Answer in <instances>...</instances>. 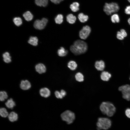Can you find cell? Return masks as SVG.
<instances>
[{
  "instance_id": "obj_35",
  "label": "cell",
  "mask_w": 130,
  "mask_h": 130,
  "mask_svg": "<svg viewBox=\"0 0 130 130\" xmlns=\"http://www.w3.org/2000/svg\"><path fill=\"white\" fill-rule=\"evenodd\" d=\"M120 32L121 34L124 37H125L127 36V34L126 31L124 29H121L120 30Z\"/></svg>"
},
{
  "instance_id": "obj_10",
  "label": "cell",
  "mask_w": 130,
  "mask_h": 130,
  "mask_svg": "<svg viewBox=\"0 0 130 130\" xmlns=\"http://www.w3.org/2000/svg\"><path fill=\"white\" fill-rule=\"evenodd\" d=\"M35 68L36 71L39 74L45 72L46 70V66L42 63H39L36 65Z\"/></svg>"
},
{
  "instance_id": "obj_1",
  "label": "cell",
  "mask_w": 130,
  "mask_h": 130,
  "mask_svg": "<svg viewBox=\"0 0 130 130\" xmlns=\"http://www.w3.org/2000/svg\"><path fill=\"white\" fill-rule=\"evenodd\" d=\"M70 49L73 54L78 55L85 52L87 49V46L84 41L78 40L74 42L73 45L70 46Z\"/></svg>"
},
{
  "instance_id": "obj_38",
  "label": "cell",
  "mask_w": 130,
  "mask_h": 130,
  "mask_svg": "<svg viewBox=\"0 0 130 130\" xmlns=\"http://www.w3.org/2000/svg\"><path fill=\"white\" fill-rule=\"evenodd\" d=\"M128 22L129 24L130 25V17L128 19Z\"/></svg>"
},
{
  "instance_id": "obj_33",
  "label": "cell",
  "mask_w": 130,
  "mask_h": 130,
  "mask_svg": "<svg viewBox=\"0 0 130 130\" xmlns=\"http://www.w3.org/2000/svg\"><path fill=\"white\" fill-rule=\"evenodd\" d=\"M124 12L127 14L130 15V5L126 6Z\"/></svg>"
},
{
  "instance_id": "obj_17",
  "label": "cell",
  "mask_w": 130,
  "mask_h": 130,
  "mask_svg": "<svg viewBox=\"0 0 130 130\" xmlns=\"http://www.w3.org/2000/svg\"><path fill=\"white\" fill-rule=\"evenodd\" d=\"M79 4L78 2H74L70 5V8L72 11L76 12L79 10Z\"/></svg>"
},
{
  "instance_id": "obj_4",
  "label": "cell",
  "mask_w": 130,
  "mask_h": 130,
  "mask_svg": "<svg viewBox=\"0 0 130 130\" xmlns=\"http://www.w3.org/2000/svg\"><path fill=\"white\" fill-rule=\"evenodd\" d=\"M119 9L118 4L115 2L106 3L104 7L103 10L107 15H111L113 13L118 12Z\"/></svg>"
},
{
  "instance_id": "obj_11",
  "label": "cell",
  "mask_w": 130,
  "mask_h": 130,
  "mask_svg": "<svg viewBox=\"0 0 130 130\" xmlns=\"http://www.w3.org/2000/svg\"><path fill=\"white\" fill-rule=\"evenodd\" d=\"M95 66L97 70L102 71L104 70L105 68V63L102 60L97 61L95 63Z\"/></svg>"
},
{
  "instance_id": "obj_15",
  "label": "cell",
  "mask_w": 130,
  "mask_h": 130,
  "mask_svg": "<svg viewBox=\"0 0 130 130\" xmlns=\"http://www.w3.org/2000/svg\"><path fill=\"white\" fill-rule=\"evenodd\" d=\"M76 20V17L72 14H69L66 16V20L67 22L71 24L74 23Z\"/></svg>"
},
{
  "instance_id": "obj_39",
  "label": "cell",
  "mask_w": 130,
  "mask_h": 130,
  "mask_svg": "<svg viewBox=\"0 0 130 130\" xmlns=\"http://www.w3.org/2000/svg\"><path fill=\"white\" fill-rule=\"evenodd\" d=\"M130 3V0H127Z\"/></svg>"
},
{
  "instance_id": "obj_26",
  "label": "cell",
  "mask_w": 130,
  "mask_h": 130,
  "mask_svg": "<svg viewBox=\"0 0 130 130\" xmlns=\"http://www.w3.org/2000/svg\"><path fill=\"white\" fill-rule=\"evenodd\" d=\"M63 16L61 14H58L55 19V23L58 24H61L63 21Z\"/></svg>"
},
{
  "instance_id": "obj_5",
  "label": "cell",
  "mask_w": 130,
  "mask_h": 130,
  "mask_svg": "<svg viewBox=\"0 0 130 130\" xmlns=\"http://www.w3.org/2000/svg\"><path fill=\"white\" fill-rule=\"evenodd\" d=\"M62 119L66 122L68 124L72 123L75 118L74 113L69 110H66L62 113L61 115Z\"/></svg>"
},
{
  "instance_id": "obj_29",
  "label": "cell",
  "mask_w": 130,
  "mask_h": 130,
  "mask_svg": "<svg viewBox=\"0 0 130 130\" xmlns=\"http://www.w3.org/2000/svg\"><path fill=\"white\" fill-rule=\"evenodd\" d=\"M0 115L1 116L6 117L8 116V113L6 109L5 108H1L0 109Z\"/></svg>"
},
{
  "instance_id": "obj_20",
  "label": "cell",
  "mask_w": 130,
  "mask_h": 130,
  "mask_svg": "<svg viewBox=\"0 0 130 130\" xmlns=\"http://www.w3.org/2000/svg\"><path fill=\"white\" fill-rule=\"evenodd\" d=\"M38 39L36 37H30L28 41L29 44L34 46H37L38 44Z\"/></svg>"
},
{
  "instance_id": "obj_2",
  "label": "cell",
  "mask_w": 130,
  "mask_h": 130,
  "mask_svg": "<svg viewBox=\"0 0 130 130\" xmlns=\"http://www.w3.org/2000/svg\"><path fill=\"white\" fill-rule=\"evenodd\" d=\"M100 109L102 113L108 116H112L116 111V108L114 105L109 102H102L100 107Z\"/></svg>"
},
{
  "instance_id": "obj_31",
  "label": "cell",
  "mask_w": 130,
  "mask_h": 130,
  "mask_svg": "<svg viewBox=\"0 0 130 130\" xmlns=\"http://www.w3.org/2000/svg\"><path fill=\"white\" fill-rule=\"evenodd\" d=\"M55 94L56 97L57 98L61 99L63 98L60 92L58 91H56L55 92Z\"/></svg>"
},
{
  "instance_id": "obj_19",
  "label": "cell",
  "mask_w": 130,
  "mask_h": 130,
  "mask_svg": "<svg viewBox=\"0 0 130 130\" xmlns=\"http://www.w3.org/2000/svg\"><path fill=\"white\" fill-rule=\"evenodd\" d=\"M23 16L26 21H29L32 20L33 18V15L29 11L25 12L23 15Z\"/></svg>"
},
{
  "instance_id": "obj_6",
  "label": "cell",
  "mask_w": 130,
  "mask_h": 130,
  "mask_svg": "<svg viewBox=\"0 0 130 130\" xmlns=\"http://www.w3.org/2000/svg\"><path fill=\"white\" fill-rule=\"evenodd\" d=\"M122 94L123 98L127 101L130 100V85L126 84L121 86L118 88Z\"/></svg>"
},
{
  "instance_id": "obj_14",
  "label": "cell",
  "mask_w": 130,
  "mask_h": 130,
  "mask_svg": "<svg viewBox=\"0 0 130 130\" xmlns=\"http://www.w3.org/2000/svg\"><path fill=\"white\" fill-rule=\"evenodd\" d=\"M18 118V114L14 112H11L8 115L9 120L12 122L17 120Z\"/></svg>"
},
{
  "instance_id": "obj_28",
  "label": "cell",
  "mask_w": 130,
  "mask_h": 130,
  "mask_svg": "<svg viewBox=\"0 0 130 130\" xmlns=\"http://www.w3.org/2000/svg\"><path fill=\"white\" fill-rule=\"evenodd\" d=\"M13 22L17 26L21 25L22 24V20L20 17H16L14 18Z\"/></svg>"
},
{
  "instance_id": "obj_24",
  "label": "cell",
  "mask_w": 130,
  "mask_h": 130,
  "mask_svg": "<svg viewBox=\"0 0 130 130\" xmlns=\"http://www.w3.org/2000/svg\"><path fill=\"white\" fill-rule=\"evenodd\" d=\"M3 60L5 62L8 63L11 62V57L8 52H6L4 53L3 55Z\"/></svg>"
},
{
  "instance_id": "obj_7",
  "label": "cell",
  "mask_w": 130,
  "mask_h": 130,
  "mask_svg": "<svg viewBox=\"0 0 130 130\" xmlns=\"http://www.w3.org/2000/svg\"><path fill=\"white\" fill-rule=\"evenodd\" d=\"M91 31V29L89 26H84L79 32V36L81 39H85L88 37Z\"/></svg>"
},
{
  "instance_id": "obj_21",
  "label": "cell",
  "mask_w": 130,
  "mask_h": 130,
  "mask_svg": "<svg viewBox=\"0 0 130 130\" xmlns=\"http://www.w3.org/2000/svg\"><path fill=\"white\" fill-rule=\"evenodd\" d=\"M6 107L8 108L12 109L15 105V104L13 99L11 98L8 99L5 103Z\"/></svg>"
},
{
  "instance_id": "obj_12",
  "label": "cell",
  "mask_w": 130,
  "mask_h": 130,
  "mask_svg": "<svg viewBox=\"0 0 130 130\" xmlns=\"http://www.w3.org/2000/svg\"><path fill=\"white\" fill-rule=\"evenodd\" d=\"M39 93L41 96L45 98L48 97L50 95V90L46 88H44L40 89Z\"/></svg>"
},
{
  "instance_id": "obj_30",
  "label": "cell",
  "mask_w": 130,
  "mask_h": 130,
  "mask_svg": "<svg viewBox=\"0 0 130 130\" xmlns=\"http://www.w3.org/2000/svg\"><path fill=\"white\" fill-rule=\"evenodd\" d=\"M8 98L6 92L4 91H1L0 93V100L1 101H4Z\"/></svg>"
},
{
  "instance_id": "obj_40",
  "label": "cell",
  "mask_w": 130,
  "mask_h": 130,
  "mask_svg": "<svg viewBox=\"0 0 130 130\" xmlns=\"http://www.w3.org/2000/svg\"></svg>"
},
{
  "instance_id": "obj_37",
  "label": "cell",
  "mask_w": 130,
  "mask_h": 130,
  "mask_svg": "<svg viewBox=\"0 0 130 130\" xmlns=\"http://www.w3.org/2000/svg\"><path fill=\"white\" fill-rule=\"evenodd\" d=\"M60 92L62 96L63 97H65L66 95V91L64 90H61Z\"/></svg>"
},
{
  "instance_id": "obj_34",
  "label": "cell",
  "mask_w": 130,
  "mask_h": 130,
  "mask_svg": "<svg viewBox=\"0 0 130 130\" xmlns=\"http://www.w3.org/2000/svg\"><path fill=\"white\" fill-rule=\"evenodd\" d=\"M125 113L126 116L130 118V108L127 109L125 111Z\"/></svg>"
},
{
  "instance_id": "obj_16",
  "label": "cell",
  "mask_w": 130,
  "mask_h": 130,
  "mask_svg": "<svg viewBox=\"0 0 130 130\" xmlns=\"http://www.w3.org/2000/svg\"><path fill=\"white\" fill-rule=\"evenodd\" d=\"M78 17L79 21L82 23L86 22L88 19V17L87 15H84L82 13L78 14Z\"/></svg>"
},
{
  "instance_id": "obj_25",
  "label": "cell",
  "mask_w": 130,
  "mask_h": 130,
  "mask_svg": "<svg viewBox=\"0 0 130 130\" xmlns=\"http://www.w3.org/2000/svg\"><path fill=\"white\" fill-rule=\"evenodd\" d=\"M111 20L112 22L113 23H119L120 21L119 17L117 14H113L111 16Z\"/></svg>"
},
{
  "instance_id": "obj_13",
  "label": "cell",
  "mask_w": 130,
  "mask_h": 130,
  "mask_svg": "<svg viewBox=\"0 0 130 130\" xmlns=\"http://www.w3.org/2000/svg\"><path fill=\"white\" fill-rule=\"evenodd\" d=\"M111 77V74L107 72H103L100 75L101 79L104 81H108Z\"/></svg>"
},
{
  "instance_id": "obj_36",
  "label": "cell",
  "mask_w": 130,
  "mask_h": 130,
  "mask_svg": "<svg viewBox=\"0 0 130 130\" xmlns=\"http://www.w3.org/2000/svg\"><path fill=\"white\" fill-rule=\"evenodd\" d=\"M51 1L55 4H58L63 0H50Z\"/></svg>"
},
{
  "instance_id": "obj_23",
  "label": "cell",
  "mask_w": 130,
  "mask_h": 130,
  "mask_svg": "<svg viewBox=\"0 0 130 130\" xmlns=\"http://www.w3.org/2000/svg\"><path fill=\"white\" fill-rule=\"evenodd\" d=\"M57 52L59 56L60 57H64L67 55L68 51L65 50L64 47H61L58 50Z\"/></svg>"
},
{
  "instance_id": "obj_18",
  "label": "cell",
  "mask_w": 130,
  "mask_h": 130,
  "mask_svg": "<svg viewBox=\"0 0 130 130\" xmlns=\"http://www.w3.org/2000/svg\"><path fill=\"white\" fill-rule=\"evenodd\" d=\"M35 2L38 6L45 7L48 4V0H35Z\"/></svg>"
},
{
  "instance_id": "obj_22",
  "label": "cell",
  "mask_w": 130,
  "mask_h": 130,
  "mask_svg": "<svg viewBox=\"0 0 130 130\" xmlns=\"http://www.w3.org/2000/svg\"><path fill=\"white\" fill-rule=\"evenodd\" d=\"M67 66L70 69L72 70H74L76 69L77 65L75 61L71 60L68 62Z\"/></svg>"
},
{
  "instance_id": "obj_32",
  "label": "cell",
  "mask_w": 130,
  "mask_h": 130,
  "mask_svg": "<svg viewBox=\"0 0 130 130\" xmlns=\"http://www.w3.org/2000/svg\"><path fill=\"white\" fill-rule=\"evenodd\" d=\"M117 39L120 40L123 39L124 38L122 35L120 31H118L117 32Z\"/></svg>"
},
{
  "instance_id": "obj_3",
  "label": "cell",
  "mask_w": 130,
  "mask_h": 130,
  "mask_svg": "<svg viewBox=\"0 0 130 130\" xmlns=\"http://www.w3.org/2000/svg\"><path fill=\"white\" fill-rule=\"evenodd\" d=\"M111 125V121L109 119L100 117L98 118L97 123V129L98 130H107L110 127Z\"/></svg>"
},
{
  "instance_id": "obj_9",
  "label": "cell",
  "mask_w": 130,
  "mask_h": 130,
  "mask_svg": "<svg viewBox=\"0 0 130 130\" xmlns=\"http://www.w3.org/2000/svg\"><path fill=\"white\" fill-rule=\"evenodd\" d=\"M31 84L27 80H22L20 84L21 89L24 90H26L31 87Z\"/></svg>"
},
{
  "instance_id": "obj_8",
  "label": "cell",
  "mask_w": 130,
  "mask_h": 130,
  "mask_svg": "<svg viewBox=\"0 0 130 130\" xmlns=\"http://www.w3.org/2000/svg\"><path fill=\"white\" fill-rule=\"evenodd\" d=\"M48 21V20L45 18H43L41 20H37L34 22V26L37 29H43L46 26Z\"/></svg>"
},
{
  "instance_id": "obj_27",
  "label": "cell",
  "mask_w": 130,
  "mask_h": 130,
  "mask_svg": "<svg viewBox=\"0 0 130 130\" xmlns=\"http://www.w3.org/2000/svg\"><path fill=\"white\" fill-rule=\"evenodd\" d=\"M75 78L76 80L79 82H82L84 80V76L81 73H77L75 75Z\"/></svg>"
}]
</instances>
